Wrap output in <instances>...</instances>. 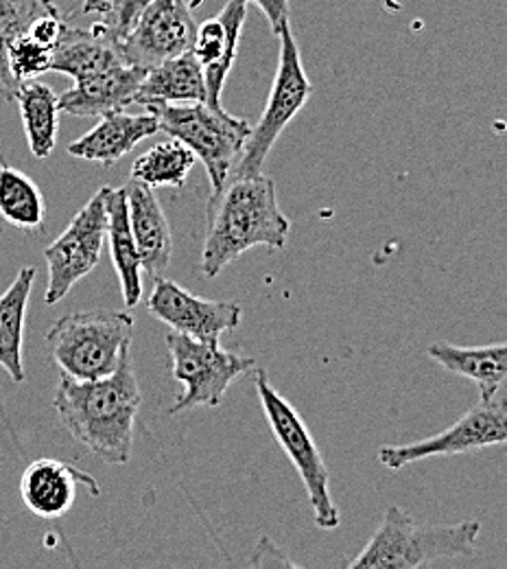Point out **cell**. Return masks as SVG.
<instances>
[{
	"label": "cell",
	"instance_id": "obj_1",
	"mask_svg": "<svg viewBox=\"0 0 507 569\" xmlns=\"http://www.w3.org/2000/svg\"><path fill=\"white\" fill-rule=\"evenodd\" d=\"M141 406L143 392L132 353L125 356L116 372L103 379L81 381L62 375L53 397L62 426L108 465H128L132 460Z\"/></svg>",
	"mask_w": 507,
	"mask_h": 569
},
{
	"label": "cell",
	"instance_id": "obj_2",
	"mask_svg": "<svg viewBox=\"0 0 507 569\" xmlns=\"http://www.w3.org/2000/svg\"><path fill=\"white\" fill-rule=\"evenodd\" d=\"M291 221L281 211L276 184L265 173L230 176L209 200V228L202 250V272L215 279L252 248L283 250Z\"/></svg>",
	"mask_w": 507,
	"mask_h": 569
},
{
	"label": "cell",
	"instance_id": "obj_3",
	"mask_svg": "<svg viewBox=\"0 0 507 569\" xmlns=\"http://www.w3.org/2000/svg\"><path fill=\"white\" fill-rule=\"evenodd\" d=\"M481 523L464 519L450 526L425 523L398 506H389L372 539L348 563L351 569L429 568L437 561L475 555Z\"/></svg>",
	"mask_w": 507,
	"mask_h": 569
},
{
	"label": "cell",
	"instance_id": "obj_4",
	"mask_svg": "<svg viewBox=\"0 0 507 569\" xmlns=\"http://www.w3.org/2000/svg\"><path fill=\"white\" fill-rule=\"evenodd\" d=\"M134 318L123 311H77L47 331V347L62 375L92 381L110 377L132 353Z\"/></svg>",
	"mask_w": 507,
	"mask_h": 569
},
{
	"label": "cell",
	"instance_id": "obj_5",
	"mask_svg": "<svg viewBox=\"0 0 507 569\" xmlns=\"http://www.w3.org/2000/svg\"><path fill=\"white\" fill-rule=\"evenodd\" d=\"M254 383L267 426L304 482L315 515V526L320 530L339 528L342 517L331 496V473L315 438L311 436V429L290 401L270 383L265 370H254Z\"/></svg>",
	"mask_w": 507,
	"mask_h": 569
},
{
	"label": "cell",
	"instance_id": "obj_6",
	"mask_svg": "<svg viewBox=\"0 0 507 569\" xmlns=\"http://www.w3.org/2000/svg\"><path fill=\"white\" fill-rule=\"evenodd\" d=\"M146 110L158 117L162 132L193 149L209 171L213 191H219L241 158L252 126L209 103H169Z\"/></svg>",
	"mask_w": 507,
	"mask_h": 569
},
{
	"label": "cell",
	"instance_id": "obj_7",
	"mask_svg": "<svg viewBox=\"0 0 507 569\" xmlns=\"http://www.w3.org/2000/svg\"><path fill=\"white\" fill-rule=\"evenodd\" d=\"M278 40H281V56H278L276 77H274L265 110L258 123L252 128L247 142L243 147V153L236 160L230 176H239V178L261 176L274 144L281 139V134L285 132L291 121L302 112V108L308 103L313 94V83L302 67L300 47L293 38L291 24L278 33Z\"/></svg>",
	"mask_w": 507,
	"mask_h": 569
},
{
	"label": "cell",
	"instance_id": "obj_8",
	"mask_svg": "<svg viewBox=\"0 0 507 569\" xmlns=\"http://www.w3.org/2000/svg\"><path fill=\"white\" fill-rule=\"evenodd\" d=\"M166 349L173 379L184 383V392L169 410L171 415L202 406L219 408L227 388L256 370L254 357L239 356L221 349V345H209L178 331L166 336Z\"/></svg>",
	"mask_w": 507,
	"mask_h": 569
},
{
	"label": "cell",
	"instance_id": "obj_9",
	"mask_svg": "<svg viewBox=\"0 0 507 569\" xmlns=\"http://www.w3.org/2000/svg\"><path fill=\"white\" fill-rule=\"evenodd\" d=\"M108 191L99 189L88 204L74 214L67 230L44 250L49 284L47 305L60 302L74 284L85 279L101 261V250L108 239Z\"/></svg>",
	"mask_w": 507,
	"mask_h": 569
},
{
	"label": "cell",
	"instance_id": "obj_10",
	"mask_svg": "<svg viewBox=\"0 0 507 569\" xmlns=\"http://www.w3.org/2000/svg\"><path fill=\"white\" fill-rule=\"evenodd\" d=\"M507 445V399L479 401L459 421L409 445H385L378 449V462L392 471L407 465L435 458V456H459L473 453L488 447Z\"/></svg>",
	"mask_w": 507,
	"mask_h": 569
},
{
	"label": "cell",
	"instance_id": "obj_11",
	"mask_svg": "<svg viewBox=\"0 0 507 569\" xmlns=\"http://www.w3.org/2000/svg\"><path fill=\"white\" fill-rule=\"evenodd\" d=\"M197 22L189 0H151L121 49L128 64L149 71L171 58L193 51Z\"/></svg>",
	"mask_w": 507,
	"mask_h": 569
},
{
	"label": "cell",
	"instance_id": "obj_12",
	"mask_svg": "<svg viewBox=\"0 0 507 569\" xmlns=\"http://www.w3.org/2000/svg\"><path fill=\"white\" fill-rule=\"evenodd\" d=\"M146 309L171 331L209 345H221V336L239 329L243 320V309L236 302L206 300L164 277L155 279Z\"/></svg>",
	"mask_w": 507,
	"mask_h": 569
},
{
	"label": "cell",
	"instance_id": "obj_13",
	"mask_svg": "<svg viewBox=\"0 0 507 569\" xmlns=\"http://www.w3.org/2000/svg\"><path fill=\"white\" fill-rule=\"evenodd\" d=\"M245 18H247V0H227L219 16L209 18L197 27L193 53L204 69L206 90H209L206 103L219 110L223 108L221 92L239 53Z\"/></svg>",
	"mask_w": 507,
	"mask_h": 569
},
{
	"label": "cell",
	"instance_id": "obj_14",
	"mask_svg": "<svg viewBox=\"0 0 507 569\" xmlns=\"http://www.w3.org/2000/svg\"><path fill=\"white\" fill-rule=\"evenodd\" d=\"M83 487L94 498L101 496L97 480L69 462L40 458L20 478V498L40 519H60L74 506V491Z\"/></svg>",
	"mask_w": 507,
	"mask_h": 569
},
{
	"label": "cell",
	"instance_id": "obj_15",
	"mask_svg": "<svg viewBox=\"0 0 507 569\" xmlns=\"http://www.w3.org/2000/svg\"><path fill=\"white\" fill-rule=\"evenodd\" d=\"M158 132L162 130L153 112L146 110V114H128L125 110H119L101 117L99 126L71 142L69 153L103 167H114L139 142L155 137Z\"/></svg>",
	"mask_w": 507,
	"mask_h": 569
},
{
	"label": "cell",
	"instance_id": "obj_16",
	"mask_svg": "<svg viewBox=\"0 0 507 569\" xmlns=\"http://www.w3.org/2000/svg\"><path fill=\"white\" fill-rule=\"evenodd\" d=\"M145 74L146 71L139 67L119 64L77 81L60 97V110L73 117H105L110 112L125 110L134 103Z\"/></svg>",
	"mask_w": 507,
	"mask_h": 569
},
{
	"label": "cell",
	"instance_id": "obj_17",
	"mask_svg": "<svg viewBox=\"0 0 507 569\" xmlns=\"http://www.w3.org/2000/svg\"><path fill=\"white\" fill-rule=\"evenodd\" d=\"M119 64H128L121 40L101 20L90 29L69 27L51 58V71L73 77L74 83Z\"/></svg>",
	"mask_w": 507,
	"mask_h": 569
},
{
	"label": "cell",
	"instance_id": "obj_18",
	"mask_svg": "<svg viewBox=\"0 0 507 569\" xmlns=\"http://www.w3.org/2000/svg\"><path fill=\"white\" fill-rule=\"evenodd\" d=\"M125 189H128L130 223L141 252L143 270L155 281L164 277L173 257L171 226L151 187H146L139 180H130Z\"/></svg>",
	"mask_w": 507,
	"mask_h": 569
},
{
	"label": "cell",
	"instance_id": "obj_19",
	"mask_svg": "<svg viewBox=\"0 0 507 569\" xmlns=\"http://www.w3.org/2000/svg\"><path fill=\"white\" fill-rule=\"evenodd\" d=\"M427 356L444 370L477 383L481 401H495L507 383V342L488 347H457L434 342Z\"/></svg>",
	"mask_w": 507,
	"mask_h": 569
},
{
	"label": "cell",
	"instance_id": "obj_20",
	"mask_svg": "<svg viewBox=\"0 0 507 569\" xmlns=\"http://www.w3.org/2000/svg\"><path fill=\"white\" fill-rule=\"evenodd\" d=\"M209 90L204 69L193 51L171 58L149 69L134 103L141 106H169V103H206Z\"/></svg>",
	"mask_w": 507,
	"mask_h": 569
},
{
	"label": "cell",
	"instance_id": "obj_21",
	"mask_svg": "<svg viewBox=\"0 0 507 569\" xmlns=\"http://www.w3.org/2000/svg\"><path fill=\"white\" fill-rule=\"evenodd\" d=\"M108 243L114 272L119 277L125 307H136L143 298V261L130 223L128 189L108 191Z\"/></svg>",
	"mask_w": 507,
	"mask_h": 569
},
{
	"label": "cell",
	"instance_id": "obj_22",
	"mask_svg": "<svg viewBox=\"0 0 507 569\" xmlns=\"http://www.w3.org/2000/svg\"><path fill=\"white\" fill-rule=\"evenodd\" d=\"M36 283V268H22L0 296V368L13 383L24 381V322Z\"/></svg>",
	"mask_w": 507,
	"mask_h": 569
},
{
	"label": "cell",
	"instance_id": "obj_23",
	"mask_svg": "<svg viewBox=\"0 0 507 569\" xmlns=\"http://www.w3.org/2000/svg\"><path fill=\"white\" fill-rule=\"evenodd\" d=\"M29 149L36 158H49L58 144L60 97L42 81H22L16 99Z\"/></svg>",
	"mask_w": 507,
	"mask_h": 569
},
{
	"label": "cell",
	"instance_id": "obj_24",
	"mask_svg": "<svg viewBox=\"0 0 507 569\" xmlns=\"http://www.w3.org/2000/svg\"><path fill=\"white\" fill-rule=\"evenodd\" d=\"M0 217L20 230L40 232L47 219V202L40 187L20 169L0 158Z\"/></svg>",
	"mask_w": 507,
	"mask_h": 569
},
{
	"label": "cell",
	"instance_id": "obj_25",
	"mask_svg": "<svg viewBox=\"0 0 507 569\" xmlns=\"http://www.w3.org/2000/svg\"><path fill=\"white\" fill-rule=\"evenodd\" d=\"M195 162L197 156L184 142L175 139L158 142L141 158H136L132 164V180H139L151 189H182Z\"/></svg>",
	"mask_w": 507,
	"mask_h": 569
},
{
	"label": "cell",
	"instance_id": "obj_26",
	"mask_svg": "<svg viewBox=\"0 0 507 569\" xmlns=\"http://www.w3.org/2000/svg\"><path fill=\"white\" fill-rule=\"evenodd\" d=\"M49 0H0V88L2 99L13 101L18 92V83L11 77L7 49L16 36H20L29 20L47 4Z\"/></svg>",
	"mask_w": 507,
	"mask_h": 569
},
{
	"label": "cell",
	"instance_id": "obj_27",
	"mask_svg": "<svg viewBox=\"0 0 507 569\" xmlns=\"http://www.w3.org/2000/svg\"><path fill=\"white\" fill-rule=\"evenodd\" d=\"M53 51L29 38L24 31L16 36L7 49V62L11 77L20 86L22 81H31L44 72L51 71Z\"/></svg>",
	"mask_w": 507,
	"mask_h": 569
},
{
	"label": "cell",
	"instance_id": "obj_28",
	"mask_svg": "<svg viewBox=\"0 0 507 569\" xmlns=\"http://www.w3.org/2000/svg\"><path fill=\"white\" fill-rule=\"evenodd\" d=\"M151 0H112L108 11L101 16V22L112 31L114 38L125 40V36L132 31V27L136 24L139 16L145 11L146 4Z\"/></svg>",
	"mask_w": 507,
	"mask_h": 569
},
{
	"label": "cell",
	"instance_id": "obj_29",
	"mask_svg": "<svg viewBox=\"0 0 507 569\" xmlns=\"http://www.w3.org/2000/svg\"><path fill=\"white\" fill-rule=\"evenodd\" d=\"M256 2L261 11L267 16L272 31L278 36L285 27H290V0H247Z\"/></svg>",
	"mask_w": 507,
	"mask_h": 569
},
{
	"label": "cell",
	"instance_id": "obj_30",
	"mask_svg": "<svg viewBox=\"0 0 507 569\" xmlns=\"http://www.w3.org/2000/svg\"><path fill=\"white\" fill-rule=\"evenodd\" d=\"M112 0H83L81 4V11L83 13H97V16H103L108 11Z\"/></svg>",
	"mask_w": 507,
	"mask_h": 569
},
{
	"label": "cell",
	"instance_id": "obj_31",
	"mask_svg": "<svg viewBox=\"0 0 507 569\" xmlns=\"http://www.w3.org/2000/svg\"><path fill=\"white\" fill-rule=\"evenodd\" d=\"M0 99H2V88H0Z\"/></svg>",
	"mask_w": 507,
	"mask_h": 569
}]
</instances>
